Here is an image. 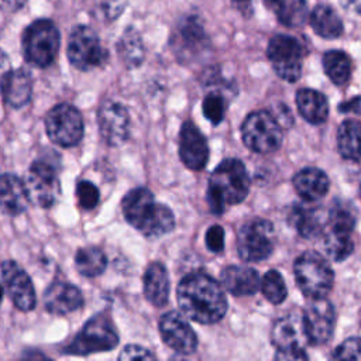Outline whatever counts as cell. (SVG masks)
<instances>
[{
	"instance_id": "6da1fadb",
	"label": "cell",
	"mask_w": 361,
	"mask_h": 361,
	"mask_svg": "<svg viewBox=\"0 0 361 361\" xmlns=\"http://www.w3.org/2000/svg\"><path fill=\"white\" fill-rule=\"evenodd\" d=\"M176 299L183 314L202 324L217 323L227 312L221 286L203 272L186 275L178 285Z\"/></svg>"
},
{
	"instance_id": "7a4b0ae2",
	"label": "cell",
	"mask_w": 361,
	"mask_h": 361,
	"mask_svg": "<svg viewBox=\"0 0 361 361\" xmlns=\"http://www.w3.org/2000/svg\"><path fill=\"white\" fill-rule=\"evenodd\" d=\"M121 210L127 223L148 238L161 237L175 227L172 210L166 204L157 203L147 188L131 189L123 197Z\"/></svg>"
},
{
	"instance_id": "3957f363",
	"label": "cell",
	"mask_w": 361,
	"mask_h": 361,
	"mask_svg": "<svg viewBox=\"0 0 361 361\" xmlns=\"http://www.w3.org/2000/svg\"><path fill=\"white\" fill-rule=\"evenodd\" d=\"M250 190V176L245 165L235 158H227L212 172L207 182V203L214 214H221L228 206L243 202Z\"/></svg>"
},
{
	"instance_id": "277c9868",
	"label": "cell",
	"mask_w": 361,
	"mask_h": 361,
	"mask_svg": "<svg viewBox=\"0 0 361 361\" xmlns=\"http://www.w3.org/2000/svg\"><path fill=\"white\" fill-rule=\"evenodd\" d=\"M59 41V31L51 20H35L23 32V55L30 65L47 68L54 63L58 55Z\"/></svg>"
},
{
	"instance_id": "5b68a950",
	"label": "cell",
	"mask_w": 361,
	"mask_h": 361,
	"mask_svg": "<svg viewBox=\"0 0 361 361\" xmlns=\"http://www.w3.org/2000/svg\"><path fill=\"white\" fill-rule=\"evenodd\" d=\"M293 271L299 289L310 299L326 298L333 288V269L316 251H305L299 255L295 261Z\"/></svg>"
},
{
	"instance_id": "8992f818",
	"label": "cell",
	"mask_w": 361,
	"mask_h": 361,
	"mask_svg": "<svg viewBox=\"0 0 361 361\" xmlns=\"http://www.w3.org/2000/svg\"><path fill=\"white\" fill-rule=\"evenodd\" d=\"M118 344V334L111 319L99 313L89 319L79 334L65 348L66 354L86 355L92 353L110 351Z\"/></svg>"
},
{
	"instance_id": "52a82bcc",
	"label": "cell",
	"mask_w": 361,
	"mask_h": 361,
	"mask_svg": "<svg viewBox=\"0 0 361 361\" xmlns=\"http://www.w3.org/2000/svg\"><path fill=\"white\" fill-rule=\"evenodd\" d=\"M241 137L251 151L269 154L281 147L282 128L274 114L259 110L245 117L241 126Z\"/></svg>"
},
{
	"instance_id": "ba28073f",
	"label": "cell",
	"mask_w": 361,
	"mask_h": 361,
	"mask_svg": "<svg viewBox=\"0 0 361 361\" xmlns=\"http://www.w3.org/2000/svg\"><path fill=\"white\" fill-rule=\"evenodd\" d=\"M68 59L79 71H90L106 63L109 54L97 34L87 25H76L68 39Z\"/></svg>"
},
{
	"instance_id": "9c48e42d",
	"label": "cell",
	"mask_w": 361,
	"mask_h": 361,
	"mask_svg": "<svg viewBox=\"0 0 361 361\" xmlns=\"http://www.w3.org/2000/svg\"><path fill=\"white\" fill-rule=\"evenodd\" d=\"M275 247V230L265 219H252L238 231L237 251L241 259L257 262L268 258Z\"/></svg>"
},
{
	"instance_id": "30bf717a",
	"label": "cell",
	"mask_w": 361,
	"mask_h": 361,
	"mask_svg": "<svg viewBox=\"0 0 361 361\" xmlns=\"http://www.w3.org/2000/svg\"><path fill=\"white\" fill-rule=\"evenodd\" d=\"M45 130L54 144L63 148L75 147L83 135L82 114L72 104H55L45 116Z\"/></svg>"
},
{
	"instance_id": "8fae6325",
	"label": "cell",
	"mask_w": 361,
	"mask_h": 361,
	"mask_svg": "<svg viewBox=\"0 0 361 361\" xmlns=\"http://www.w3.org/2000/svg\"><path fill=\"white\" fill-rule=\"evenodd\" d=\"M276 75L286 82H296L302 73L303 49L300 42L289 35L278 34L271 38L267 49Z\"/></svg>"
},
{
	"instance_id": "7c38bea8",
	"label": "cell",
	"mask_w": 361,
	"mask_h": 361,
	"mask_svg": "<svg viewBox=\"0 0 361 361\" xmlns=\"http://www.w3.org/2000/svg\"><path fill=\"white\" fill-rule=\"evenodd\" d=\"M25 186L30 202L39 207H51L61 192V183L55 166L44 159H37L30 165Z\"/></svg>"
},
{
	"instance_id": "4fadbf2b",
	"label": "cell",
	"mask_w": 361,
	"mask_h": 361,
	"mask_svg": "<svg viewBox=\"0 0 361 361\" xmlns=\"http://www.w3.org/2000/svg\"><path fill=\"white\" fill-rule=\"evenodd\" d=\"M209 38L196 16L182 17L171 35V47L173 54L183 62L195 59L207 49Z\"/></svg>"
},
{
	"instance_id": "5bb4252c",
	"label": "cell",
	"mask_w": 361,
	"mask_h": 361,
	"mask_svg": "<svg viewBox=\"0 0 361 361\" xmlns=\"http://www.w3.org/2000/svg\"><path fill=\"white\" fill-rule=\"evenodd\" d=\"M336 312L326 298L312 299L302 314V326L306 341L312 345L327 343L334 331Z\"/></svg>"
},
{
	"instance_id": "9a60e30c",
	"label": "cell",
	"mask_w": 361,
	"mask_h": 361,
	"mask_svg": "<svg viewBox=\"0 0 361 361\" xmlns=\"http://www.w3.org/2000/svg\"><path fill=\"white\" fill-rule=\"evenodd\" d=\"M271 338L276 348L275 360H307V354L303 350L306 336L302 317L285 316L276 320L272 327Z\"/></svg>"
},
{
	"instance_id": "2e32d148",
	"label": "cell",
	"mask_w": 361,
	"mask_h": 361,
	"mask_svg": "<svg viewBox=\"0 0 361 361\" xmlns=\"http://www.w3.org/2000/svg\"><path fill=\"white\" fill-rule=\"evenodd\" d=\"M97 124L102 140L110 147L124 144L130 135V116L118 102H104L97 111Z\"/></svg>"
},
{
	"instance_id": "e0dca14e",
	"label": "cell",
	"mask_w": 361,
	"mask_h": 361,
	"mask_svg": "<svg viewBox=\"0 0 361 361\" xmlns=\"http://www.w3.org/2000/svg\"><path fill=\"white\" fill-rule=\"evenodd\" d=\"M1 278L14 303L21 312H31L35 307V289L28 274L13 259L1 262Z\"/></svg>"
},
{
	"instance_id": "ac0fdd59",
	"label": "cell",
	"mask_w": 361,
	"mask_h": 361,
	"mask_svg": "<svg viewBox=\"0 0 361 361\" xmlns=\"http://www.w3.org/2000/svg\"><path fill=\"white\" fill-rule=\"evenodd\" d=\"M159 334L162 341L180 354H192L197 347V337L188 320L172 310L162 314L159 320Z\"/></svg>"
},
{
	"instance_id": "d6986e66",
	"label": "cell",
	"mask_w": 361,
	"mask_h": 361,
	"mask_svg": "<svg viewBox=\"0 0 361 361\" xmlns=\"http://www.w3.org/2000/svg\"><path fill=\"white\" fill-rule=\"evenodd\" d=\"M179 157L183 165L192 171H202L207 164V141L190 120L182 124L179 133Z\"/></svg>"
},
{
	"instance_id": "ffe728a7",
	"label": "cell",
	"mask_w": 361,
	"mask_h": 361,
	"mask_svg": "<svg viewBox=\"0 0 361 361\" xmlns=\"http://www.w3.org/2000/svg\"><path fill=\"white\" fill-rule=\"evenodd\" d=\"M82 305V292L69 282L55 281L44 292V306L52 314L63 316L78 310Z\"/></svg>"
},
{
	"instance_id": "44dd1931",
	"label": "cell",
	"mask_w": 361,
	"mask_h": 361,
	"mask_svg": "<svg viewBox=\"0 0 361 361\" xmlns=\"http://www.w3.org/2000/svg\"><path fill=\"white\" fill-rule=\"evenodd\" d=\"M3 100L13 109H21L32 96V79L28 71L18 68L7 71L0 79Z\"/></svg>"
},
{
	"instance_id": "7402d4cb",
	"label": "cell",
	"mask_w": 361,
	"mask_h": 361,
	"mask_svg": "<svg viewBox=\"0 0 361 361\" xmlns=\"http://www.w3.org/2000/svg\"><path fill=\"white\" fill-rule=\"evenodd\" d=\"M25 182L14 173L0 175V209L7 216L23 214L30 204Z\"/></svg>"
},
{
	"instance_id": "603a6c76",
	"label": "cell",
	"mask_w": 361,
	"mask_h": 361,
	"mask_svg": "<svg viewBox=\"0 0 361 361\" xmlns=\"http://www.w3.org/2000/svg\"><path fill=\"white\" fill-rule=\"evenodd\" d=\"M223 286L235 296L252 295L259 288V275L254 268L243 265L226 267L221 272Z\"/></svg>"
},
{
	"instance_id": "cb8c5ba5",
	"label": "cell",
	"mask_w": 361,
	"mask_h": 361,
	"mask_svg": "<svg viewBox=\"0 0 361 361\" xmlns=\"http://www.w3.org/2000/svg\"><path fill=\"white\" fill-rule=\"evenodd\" d=\"M144 295L147 300L154 306H164L169 299V275L166 268L161 262H151L142 278Z\"/></svg>"
},
{
	"instance_id": "d4e9b609",
	"label": "cell",
	"mask_w": 361,
	"mask_h": 361,
	"mask_svg": "<svg viewBox=\"0 0 361 361\" xmlns=\"http://www.w3.org/2000/svg\"><path fill=\"white\" fill-rule=\"evenodd\" d=\"M293 188L306 202H314L326 196L330 188L327 175L317 168H305L293 178Z\"/></svg>"
},
{
	"instance_id": "484cf974",
	"label": "cell",
	"mask_w": 361,
	"mask_h": 361,
	"mask_svg": "<svg viewBox=\"0 0 361 361\" xmlns=\"http://www.w3.org/2000/svg\"><path fill=\"white\" fill-rule=\"evenodd\" d=\"M290 220L302 237L314 238L323 234L327 224V214L320 207L300 204L293 209Z\"/></svg>"
},
{
	"instance_id": "4316f807",
	"label": "cell",
	"mask_w": 361,
	"mask_h": 361,
	"mask_svg": "<svg viewBox=\"0 0 361 361\" xmlns=\"http://www.w3.org/2000/svg\"><path fill=\"white\" fill-rule=\"evenodd\" d=\"M296 106L300 116L312 124H322L327 120V99L323 93L314 89H300L296 93Z\"/></svg>"
},
{
	"instance_id": "83f0119b",
	"label": "cell",
	"mask_w": 361,
	"mask_h": 361,
	"mask_svg": "<svg viewBox=\"0 0 361 361\" xmlns=\"http://www.w3.org/2000/svg\"><path fill=\"white\" fill-rule=\"evenodd\" d=\"M264 4L275 14L281 24L290 28L303 25L309 17L305 0H264Z\"/></svg>"
},
{
	"instance_id": "f1b7e54d",
	"label": "cell",
	"mask_w": 361,
	"mask_h": 361,
	"mask_svg": "<svg viewBox=\"0 0 361 361\" xmlns=\"http://www.w3.org/2000/svg\"><path fill=\"white\" fill-rule=\"evenodd\" d=\"M313 31L327 39L337 38L343 34V23L334 8L327 4H317L309 14Z\"/></svg>"
},
{
	"instance_id": "f546056e",
	"label": "cell",
	"mask_w": 361,
	"mask_h": 361,
	"mask_svg": "<svg viewBox=\"0 0 361 361\" xmlns=\"http://www.w3.org/2000/svg\"><path fill=\"white\" fill-rule=\"evenodd\" d=\"M337 148L344 159H361V123L353 118L344 120L337 131Z\"/></svg>"
},
{
	"instance_id": "4dcf8cb0",
	"label": "cell",
	"mask_w": 361,
	"mask_h": 361,
	"mask_svg": "<svg viewBox=\"0 0 361 361\" xmlns=\"http://www.w3.org/2000/svg\"><path fill=\"white\" fill-rule=\"evenodd\" d=\"M117 54L121 62L128 68H137L142 63L145 56L144 44L141 35L133 27H128L117 42Z\"/></svg>"
},
{
	"instance_id": "1f68e13d",
	"label": "cell",
	"mask_w": 361,
	"mask_h": 361,
	"mask_svg": "<svg viewBox=\"0 0 361 361\" xmlns=\"http://www.w3.org/2000/svg\"><path fill=\"white\" fill-rule=\"evenodd\" d=\"M75 267L86 278H94L107 267V257L99 247H83L75 254Z\"/></svg>"
},
{
	"instance_id": "d6a6232c",
	"label": "cell",
	"mask_w": 361,
	"mask_h": 361,
	"mask_svg": "<svg viewBox=\"0 0 361 361\" xmlns=\"http://www.w3.org/2000/svg\"><path fill=\"white\" fill-rule=\"evenodd\" d=\"M323 68L329 79L336 85L347 83L351 76V59L340 49H331L323 55Z\"/></svg>"
},
{
	"instance_id": "836d02e7",
	"label": "cell",
	"mask_w": 361,
	"mask_h": 361,
	"mask_svg": "<svg viewBox=\"0 0 361 361\" xmlns=\"http://www.w3.org/2000/svg\"><path fill=\"white\" fill-rule=\"evenodd\" d=\"M323 250L327 254V257L334 261L345 259L354 250L351 234L331 228H324Z\"/></svg>"
},
{
	"instance_id": "e575fe53",
	"label": "cell",
	"mask_w": 361,
	"mask_h": 361,
	"mask_svg": "<svg viewBox=\"0 0 361 361\" xmlns=\"http://www.w3.org/2000/svg\"><path fill=\"white\" fill-rule=\"evenodd\" d=\"M355 209L344 200H336L327 213V228L353 233L355 226Z\"/></svg>"
},
{
	"instance_id": "d590c367",
	"label": "cell",
	"mask_w": 361,
	"mask_h": 361,
	"mask_svg": "<svg viewBox=\"0 0 361 361\" xmlns=\"http://www.w3.org/2000/svg\"><path fill=\"white\" fill-rule=\"evenodd\" d=\"M261 289L267 300H269L274 305H279L286 299L288 289L285 285V281L282 275L276 269L268 271L261 281Z\"/></svg>"
},
{
	"instance_id": "8d00e7d4",
	"label": "cell",
	"mask_w": 361,
	"mask_h": 361,
	"mask_svg": "<svg viewBox=\"0 0 361 361\" xmlns=\"http://www.w3.org/2000/svg\"><path fill=\"white\" fill-rule=\"evenodd\" d=\"M202 109L207 120H210L213 124H219L224 118L226 113V102L223 94L217 90L209 92L203 99Z\"/></svg>"
},
{
	"instance_id": "74e56055",
	"label": "cell",
	"mask_w": 361,
	"mask_h": 361,
	"mask_svg": "<svg viewBox=\"0 0 361 361\" xmlns=\"http://www.w3.org/2000/svg\"><path fill=\"white\" fill-rule=\"evenodd\" d=\"M76 199L82 209L92 210L99 204V189L89 180H79L76 183Z\"/></svg>"
},
{
	"instance_id": "f35d334b",
	"label": "cell",
	"mask_w": 361,
	"mask_h": 361,
	"mask_svg": "<svg viewBox=\"0 0 361 361\" xmlns=\"http://www.w3.org/2000/svg\"><path fill=\"white\" fill-rule=\"evenodd\" d=\"M334 360H361V338L351 337L343 341L331 354Z\"/></svg>"
},
{
	"instance_id": "ab89813d",
	"label": "cell",
	"mask_w": 361,
	"mask_h": 361,
	"mask_svg": "<svg viewBox=\"0 0 361 361\" xmlns=\"http://www.w3.org/2000/svg\"><path fill=\"white\" fill-rule=\"evenodd\" d=\"M206 245L212 252H220L224 247V230L219 224H213L206 231Z\"/></svg>"
},
{
	"instance_id": "60d3db41",
	"label": "cell",
	"mask_w": 361,
	"mask_h": 361,
	"mask_svg": "<svg viewBox=\"0 0 361 361\" xmlns=\"http://www.w3.org/2000/svg\"><path fill=\"white\" fill-rule=\"evenodd\" d=\"M127 6V0H102L100 7L106 20L113 21L120 17Z\"/></svg>"
},
{
	"instance_id": "b9f144b4",
	"label": "cell",
	"mask_w": 361,
	"mask_h": 361,
	"mask_svg": "<svg viewBox=\"0 0 361 361\" xmlns=\"http://www.w3.org/2000/svg\"><path fill=\"white\" fill-rule=\"evenodd\" d=\"M154 358L155 355L151 351L137 344L126 345L118 355V360H154Z\"/></svg>"
},
{
	"instance_id": "7bdbcfd3",
	"label": "cell",
	"mask_w": 361,
	"mask_h": 361,
	"mask_svg": "<svg viewBox=\"0 0 361 361\" xmlns=\"http://www.w3.org/2000/svg\"><path fill=\"white\" fill-rule=\"evenodd\" d=\"M338 110L341 113H355L361 116V96H355L347 102H343L338 106Z\"/></svg>"
},
{
	"instance_id": "ee69618b",
	"label": "cell",
	"mask_w": 361,
	"mask_h": 361,
	"mask_svg": "<svg viewBox=\"0 0 361 361\" xmlns=\"http://www.w3.org/2000/svg\"><path fill=\"white\" fill-rule=\"evenodd\" d=\"M234 7L245 17L252 14V0H233Z\"/></svg>"
},
{
	"instance_id": "f6af8a7d",
	"label": "cell",
	"mask_w": 361,
	"mask_h": 361,
	"mask_svg": "<svg viewBox=\"0 0 361 361\" xmlns=\"http://www.w3.org/2000/svg\"><path fill=\"white\" fill-rule=\"evenodd\" d=\"M338 1L345 10L361 14V0H338Z\"/></svg>"
},
{
	"instance_id": "bcb514c9",
	"label": "cell",
	"mask_w": 361,
	"mask_h": 361,
	"mask_svg": "<svg viewBox=\"0 0 361 361\" xmlns=\"http://www.w3.org/2000/svg\"><path fill=\"white\" fill-rule=\"evenodd\" d=\"M25 3V0H0V6L8 8V10H18L20 7H23Z\"/></svg>"
},
{
	"instance_id": "7dc6e473",
	"label": "cell",
	"mask_w": 361,
	"mask_h": 361,
	"mask_svg": "<svg viewBox=\"0 0 361 361\" xmlns=\"http://www.w3.org/2000/svg\"><path fill=\"white\" fill-rule=\"evenodd\" d=\"M1 300H3V286L0 285V303H1Z\"/></svg>"
},
{
	"instance_id": "c3c4849f",
	"label": "cell",
	"mask_w": 361,
	"mask_h": 361,
	"mask_svg": "<svg viewBox=\"0 0 361 361\" xmlns=\"http://www.w3.org/2000/svg\"><path fill=\"white\" fill-rule=\"evenodd\" d=\"M360 195H361V189H360Z\"/></svg>"
}]
</instances>
